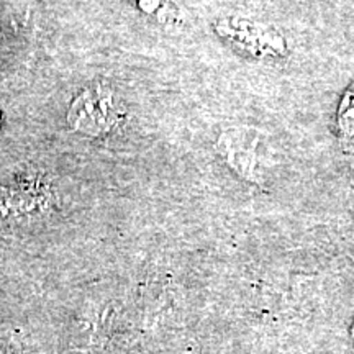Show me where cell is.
<instances>
[{
    "mask_svg": "<svg viewBox=\"0 0 354 354\" xmlns=\"http://www.w3.org/2000/svg\"><path fill=\"white\" fill-rule=\"evenodd\" d=\"M216 151L223 162L246 183L261 184L264 177L263 133L251 127L223 131L216 141Z\"/></svg>",
    "mask_w": 354,
    "mask_h": 354,
    "instance_id": "6da1fadb",
    "label": "cell"
},
{
    "mask_svg": "<svg viewBox=\"0 0 354 354\" xmlns=\"http://www.w3.org/2000/svg\"><path fill=\"white\" fill-rule=\"evenodd\" d=\"M335 123L339 146L346 153H354V82L339 99Z\"/></svg>",
    "mask_w": 354,
    "mask_h": 354,
    "instance_id": "277c9868",
    "label": "cell"
},
{
    "mask_svg": "<svg viewBox=\"0 0 354 354\" xmlns=\"http://www.w3.org/2000/svg\"><path fill=\"white\" fill-rule=\"evenodd\" d=\"M221 38H225L234 50L245 53L258 59H276L284 57L289 51L287 39L277 30L256 24L253 20L230 19L220 21L216 28Z\"/></svg>",
    "mask_w": 354,
    "mask_h": 354,
    "instance_id": "7a4b0ae2",
    "label": "cell"
},
{
    "mask_svg": "<svg viewBox=\"0 0 354 354\" xmlns=\"http://www.w3.org/2000/svg\"><path fill=\"white\" fill-rule=\"evenodd\" d=\"M69 118L79 130L97 135L113 128L120 118V110L107 92H87L76 100Z\"/></svg>",
    "mask_w": 354,
    "mask_h": 354,
    "instance_id": "3957f363",
    "label": "cell"
}]
</instances>
